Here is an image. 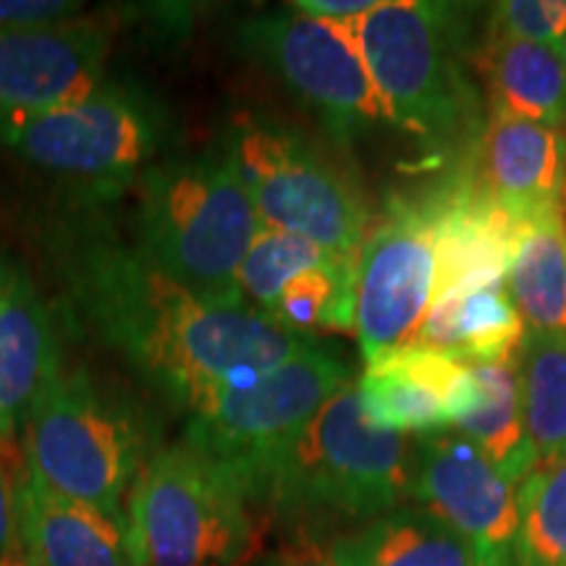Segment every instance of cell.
Wrapping results in <instances>:
<instances>
[{
    "mask_svg": "<svg viewBox=\"0 0 566 566\" xmlns=\"http://www.w3.org/2000/svg\"><path fill=\"white\" fill-rule=\"evenodd\" d=\"M480 71L485 74L491 116L564 126L566 66L554 48L485 34Z\"/></svg>",
    "mask_w": 566,
    "mask_h": 566,
    "instance_id": "19",
    "label": "cell"
},
{
    "mask_svg": "<svg viewBox=\"0 0 566 566\" xmlns=\"http://www.w3.org/2000/svg\"><path fill=\"white\" fill-rule=\"evenodd\" d=\"M59 367L53 323L30 275L0 260V443H13Z\"/></svg>",
    "mask_w": 566,
    "mask_h": 566,
    "instance_id": "18",
    "label": "cell"
},
{
    "mask_svg": "<svg viewBox=\"0 0 566 566\" xmlns=\"http://www.w3.org/2000/svg\"><path fill=\"white\" fill-rule=\"evenodd\" d=\"M485 34H504L558 51L566 40V0H504L491 6Z\"/></svg>",
    "mask_w": 566,
    "mask_h": 566,
    "instance_id": "28",
    "label": "cell"
},
{
    "mask_svg": "<svg viewBox=\"0 0 566 566\" xmlns=\"http://www.w3.org/2000/svg\"><path fill=\"white\" fill-rule=\"evenodd\" d=\"M252 566H281V558H279V554H271V556L260 558V562H254Z\"/></svg>",
    "mask_w": 566,
    "mask_h": 566,
    "instance_id": "35",
    "label": "cell"
},
{
    "mask_svg": "<svg viewBox=\"0 0 566 566\" xmlns=\"http://www.w3.org/2000/svg\"><path fill=\"white\" fill-rule=\"evenodd\" d=\"M454 296V359L467 365L516 363L527 338V325L506 283L464 296Z\"/></svg>",
    "mask_w": 566,
    "mask_h": 566,
    "instance_id": "25",
    "label": "cell"
},
{
    "mask_svg": "<svg viewBox=\"0 0 566 566\" xmlns=\"http://www.w3.org/2000/svg\"><path fill=\"white\" fill-rule=\"evenodd\" d=\"M357 388L367 420L396 436L424 438L451 430L478 399L472 365L422 346L367 365Z\"/></svg>",
    "mask_w": 566,
    "mask_h": 566,
    "instance_id": "14",
    "label": "cell"
},
{
    "mask_svg": "<svg viewBox=\"0 0 566 566\" xmlns=\"http://www.w3.org/2000/svg\"><path fill=\"white\" fill-rule=\"evenodd\" d=\"M346 384H352L349 367L315 344L250 384L226 386L205 399L192 409L184 443L229 472L265 512L294 446Z\"/></svg>",
    "mask_w": 566,
    "mask_h": 566,
    "instance_id": "6",
    "label": "cell"
},
{
    "mask_svg": "<svg viewBox=\"0 0 566 566\" xmlns=\"http://www.w3.org/2000/svg\"><path fill=\"white\" fill-rule=\"evenodd\" d=\"M17 541V512H13V491L0 470V556Z\"/></svg>",
    "mask_w": 566,
    "mask_h": 566,
    "instance_id": "32",
    "label": "cell"
},
{
    "mask_svg": "<svg viewBox=\"0 0 566 566\" xmlns=\"http://www.w3.org/2000/svg\"><path fill=\"white\" fill-rule=\"evenodd\" d=\"M331 260H336V254L321 250L307 239L263 226L247 250L242 265H239V294L250 307L260 310V313H271L275 300L296 275L310 271V268L331 263Z\"/></svg>",
    "mask_w": 566,
    "mask_h": 566,
    "instance_id": "27",
    "label": "cell"
},
{
    "mask_svg": "<svg viewBox=\"0 0 566 566\" xmlns=\"http://www.w3.org/2000/svg\"><path fill=\"white\" fill-rule=\"evenodd\" d=\"M478 378V399L462 420L459 433L483 451L488 462L514 485H520L537 467L520 405L514 363L472 365Z\"/></svg>",
    "mask_w": 566,
    "mask_h": 566,
    "instance_id": "22",
    "label": "cell"
},
{
    "mask_svg": "<svg viewBox=\"0 0 566 566\" xmlns=\"http://www.w3.org/2000/svg\"><path fill=\"white\" fill-rule=\"evenodd\" d=\"M436 286L433 216L428 200H391L370 226L354 265V334L365 363L420 338Z\"/></svg>",
    "mask_w": 566,
    "mask_h": 566,
    "instance_id": "10",
    "label": "cell"
},
{
    "mask_svg": "<svg viewBox=\"0 0 566 566\" xmlns=\"http://www.w3.org/2000/svg\"><path fill=\"white\" fill-rule=\"evenodd\" d=\"M478 566H514L512 556L506 558H478Z\"/></svg>",
    "mask_w": 566,
    "mask_h": 566,
    "instance_id": "34",
    "label": "cell"
},
{
    "mask_svg": "<svg viewBox=\"0 0 566 566\" xmlns=\"http://www.w3.org/2000/svg\"><path fill=\"white\" fill-rule=\"evenodd\" d=\"M506 289L527 334L566 336V208L522 226Z\"/></svg>",
    "mask_w": 566,
    "mask_h": 566,
    "instance_id": "21",
    "label": "cell"
},
{
    "mask_svg": "<svg viewBox=\"0 0 566 566\" xmlns=\"http://www.w3.org/2000/svg\"><path fill=\"white\" fill-rule=\"evenodd\" d=\"M433 216V300L472 294L506 283L522 223L488 197L472 176H462L428 197Z\"/></svg>",
    "mask_w": 566,
    "mask_h": 566,
    "instance_id": "15",
    "label": "cell"
},
{
    "mask_svg": "<svg viewBox=\"0 0 566 566\" xmlns=\"http://www.w3.org/2000/svg\"><path fill=\"white\" fill-rule=\"evenodd\" d=\"M516 520L514 566H566V457L516 485Z\"/></svg>",
    "mask_w": 566,
    "mask_h": 566,
    "instance_id": "24",
    "label": "cell"
},
{
    "mask_svg": "<svg viewBox=\"0 0 566 566\" xmlns=\"http://www.w3.org/2000/svg\"><path fill=\"white\" fill-rule=\"evenodd\" d=\"M59 268L82 321L189 409L315 346L313 336L296 334L247 302L189 292L134 247L105 233L71 231Z\"/></svg>",
    "mask_w": 566,
    "mask_h": 566,
    "instance_id": "1",
    "label": "cell"
},
{
    "mask_svg": "<svg viewBox=\"0 0 566 566\" xmlns=\"http://www.w3.org/2000/svg\"><path fill=\"white\" fill-rule=\"evenodd\" d=\"M378 3L380 0H296L292 9L323 21H349L378 9Z\"/></svg>",
    "mask_w": 566,
    "mask_h": 566,
    "instance_id": "30",
    "label": "cell"
},
{
    "mask_svg": "<svg viewBox=\"0 0 566 566\" xmlns=\"http://www.w3.org/2000/svg\"><path fill=\"white\" fill-rule=\"evenodd\" d=\"M27 470L51 491L126 522L124 495L147 459V430L84 370L48 375L24 422Z\"/></svg>",
    "mask_w": 566,
    "mask_h": 566,
    "instance_id": "7",
    "label": "cell"
},
{
    "mask_svg": "<svg viewBox=\"0 0 566 566\" xmlns=\"http://www.w3.org/2000/svg\"><path fill=\"white\" fill-rule=\"evenodd\" d=\"M260 229L229 155L163 160L134 181V250L205 300L244 302L237 275Z\"/></svg>",
    "mask_w": 566,
    "mask_h": 566,
    "instance_id": "2",
    "label": "cell"
},
{
    "mask_svg": "<svg viewBox=\"0 0 566 566\" xmlns=\"http://www.w3.org/2000/svg\"><path fill=\"white\" fill-rule=\"evenodd\" d=\"M354 265L357 260H331L310 268L283 289L271 307L275 321L310 336V331H354Z\"/></svg>",
    "mask_w": 566,
    "mask_h": 566,
    "instance_id": "26",
    "label": "cell"
},
{
    "mask_svg": "<svg viewBox=\"0 0 566 566\" xmlns=\"http://www.w3.org/2000/svg\"><path fill=\"white\" fill-rule=\"evenodd\" d=\"M564 134H566V122H564Z\"/></svg>",
    "mask_w": 566,
    "mask_h": 566,
    "instance_id": "38",
    "label": "cell"
},
{
    "mask_svg": "<svg viewBox=\"0 0 566 566\" xmlns=\"http://www.w3.org/2000/svg\"><path fill=\"white\" fill-rule=\"evenodd\" d=\"M331 558L352 566H478L472 543L420 506H396L338 537Z\"/></svg>",
    "mask_w": 566,
    "mask_h": 566,
    "instance_id": "20",
    "label": "cell"
},
{
    "mask_svg": "<svg viewBox=\"0 0 566 566\" xmlns=\"http://www.w3.org/2000/svg\"><path fill=\"white\" fill-rule=\"evenodd\" d=\"M80 3L66 0H0V30L51 27L80 17Z\"/></svg>",
    "mask_w": 566,
    "mask_h": 566,
    "instance_id": "29",
    "label": "cell"
},
{
    "mask_svg": "<svg viewBox=\"0 0 566 566\" xmlns=\"http://www.w3.org/2000/svg\"><path fill=\"white\" fill-rule=\"evenodd\" d=\"M412 451L405 436L367 420L357 384H346L307 424L268 495V516L313 541L315 522H373L409 493Z\"/></svg>",
    "mask_w": 566,
    "mask_h": 566,
    "instance_id": "5",
    "label": "cell"
},
{
    "mask_svg": "<svg viewBox=\"0 0 566 566\" xmlns=\"http://www.w3.org/2000/svg\"><path fill=\"white\" fill-rule=\"evenodd\" d=\"M111 32L90 19L0 30V111L45 113L103 84Z\"/></svg>",
    "mask_w": 566,
    "mask_h": 566,
    "instance_id": "13",
    "label": "cell"
},
{
    "mask_svg": "<svg viewBox=\"0 0 566 566\" xmlns=\"http://www.w3.org/2000/svg\"><path fill=\"white\" fill-rule=\"evenodd\" d=\"M265 530L244 488L184 441L147 459L126 504L132 566H252Z\"/></svg>",
    "mask_w": 566,
    "mask_h": 566,
    "instance_id": "4",
    "label": "cell"
},
{
    "mask_svg": "<svg viewBox=\"0 0 566 566\" xmlns=\"http://www.w3.org/2000/svg\"><path fill=\"white\" fill-rule=\"evenodd\" d=\"M0 566H32L30 558H27L24 548H21L19 541H13V546L0 556Z\"/></svg>",
    "mask_w": 566,
    "mask_h": 566,
    "instance_id": "33",
    "label": "cell"
},
{
    "mask_svg": "<svg viewBox=\"0 0 566 566\" xmlns=\"http://www.w3.org/2000/svg\"><path fill=\"white\" fill-rule=\"evenodd\" d=\"M279 558L281 566H334L331 564V556H325L315 541H302V537L289 543L279 554Z\"/></svg>",
    "mask_w": 566,
    "mask_h": 566,
    "instance_id": "31",
    "label": "cell"
},
{
    "mask_svg": "<svg viewBox=\"0 0 566 566\" xmlns=\"http://www.w3.org/2000/svg\"><path fill=\"white\" fill-rule=\"evenodd\" d=\"M354 38L386 122L433 145L480 129V95L464 69L470 11L457 3L380 0L336 21Z\"/></svg>",
    "mask_w": 566,
    "mask_h": 566,
    "instance_id": "3",
    "label": "cell"
},
{
    "mask_svg": "<svg viewBox=\"0 0 566 566\" xmlns=\"http://www.w3.org/2000/svg\"><path fill=\"white\" fill-rule=\"evenodd\" d=\"M13 512L32 566H132L126 522L51 491L32 470L17 483Z\"/></svg>",
    "mask_w": 566,
    "mask_h": 566,
    "instance_id": "17",
    "label": "cell"
},
{
    "mask_svg": "<svg viewBox=\"0 0 566 566\" xmlns=\"http://www.w3.org/2000/svg\"><path fill=\"white\" fill-rule=\"evenodd\" d=\"M472 179L525 226L541 212L566 208V134L520 118L488 116Z\"/></svg>",
    "mask_w": 566,
    "mask_h": 566,
    "instance_id": "16",
    "label": "cell"
},
{
    "mask_svg": "<svg viewBox=\"0 0 566 566\" xmlns=\"http://www.w3.org/2000/svg\"><path fill=\"white\" fill-rule=\"evenodd\" d=\"M160 142V113L118 84L103 82L90 97L55 111H0V145L97 195L122 192L137 181Z\"/></svg>",
    "mask_w": 566,
    "mask_h": 566,
    "instance_id": "9",
    "label": "cell"
},
{
    "mask_svg": "<svg viewBox=\"0 0 566 566\" xmlns=\"http://www.w3.org/2000/svg\"><path fill=\"white\" fill-rule=\"evenodd\" d=\"M331 564H334V566H352V564H346V562H338V558H331Z\"/></svg>",
    "mask_w": 566,
    "mask_h": 566,
    "instance_id": "37",
    "label": "cell"
},
{
    "mask_svg": "<svg viewBox=\"0 0 566 566\" xmlns=\"http://www.w3.org/2000/svg\"><path fill=\"white\" fill-rule=\"evenodd\" d=\"M558 55H562V61H564V66H566V40H564V45L558 48Z\"/></svg>",
    "mask_w": 566,
    "mask_h": 566,
    "instance_id": "36",
    "label": "cell"
},
{
    "mask_svg": "<svg viewBox=\"0 0 566 566\" xmlns=\"http://www.w3.org/2000/svg\"><path fill=\"white\" fill-rule=\"evenodd\" d=\"M226 155L263 226L357 260L370 231V208L321 147L286 126L242 122L233 126Z\"/></svg>",
    "mask_w": 566,
    "mask_h": 566,
    "instance_id": "8",
    "label": "cell"
},
{
    "mask_svg": "<svg viewBox=\"0 0 566 566\" xmlns=\"http://www.w3.org/2000/svg\"><path fill=\"white\" fill-rule=\"evenodd\" d=\"M239 45L313 105L338 142L386 122L354 38L336 21L300 11L258 13L237 30Z\"/></svg>",
    "mask_w": 566,
    "mask_h": 566,
    "instance_id": "11",
    "label": "cell"
},
{
    "mask_svg": "<svg viewBox=\"0 0 566 566\" xmlns=\"http://www.w3.org/2000/svg\"><path fill=\"white\" fill-rule=\"evenodd\" d=\"M407 495L470 541L478 558L512 556L516 485L459 430L420 438Z\"/></svg>",
    "mask_w": 566,
    "mask_h": 566,
    "instance_id": "12",
    "label": "cell"
},
{
    "mask_svg": "<svg viewBox=\"0 0 566 566\" xmlns=\"http://www.w3.org/2000/svg\"><path fill=\"white\" fill-rule=\"evenodd\" d=\"M516 386L537 464L566 457V336L527 334L516 354Z\"/></svg>",
    "mask_w": 566,
    "mask_h": 566,
    "instance_id": "23",
    "label": "cell"
}]
</instances>
